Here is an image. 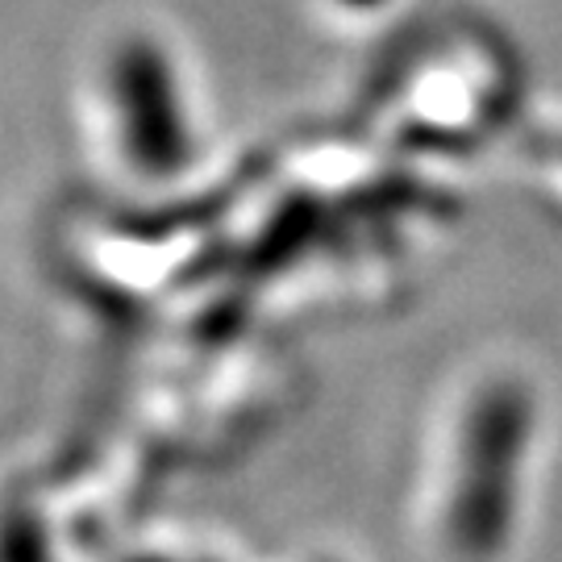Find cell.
Segmentation results:
<instances>
[{"instance_id":"7a4b0ae2","label":"cell","mask_w":562,"mask_h":562,"mask_svg":"<svg viewBox=\"0 0 562 562\" xmlns=\"http://www.w3.org/2000/svg\"><path fill=\"white\" fill-rule=\"evenodd\" d=\"M121 562H183L180 554H167V550H134V554H125Z\"/></svg>"},{"instance_id":"6da1fadb","label":"cell","mask_w":562,"mask_h":562,"mask_svg":"<svg viewBox=\"0 0 562 562\" xmlns=\"http://www.w3.org/2000/svg\"><path fill=\"white\" fill-rule=\"evenodd\" d=\"M113 113L130 167L142 176H176L192 162L196 138L176 63L159 42L130 38L113 55Z\"/></svg>"}]
</instances>
